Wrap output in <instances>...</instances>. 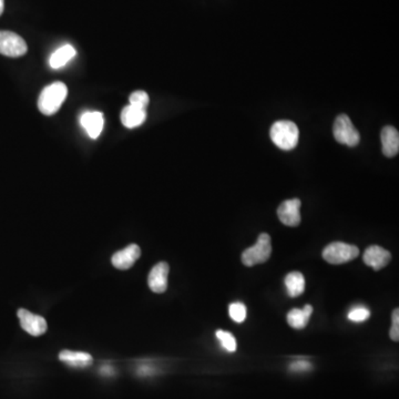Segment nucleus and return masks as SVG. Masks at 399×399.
I'll return each mask as SVG.
<instances>
[{
    "label": "nucleus",
    "mask_w": 399,
    "mask_h": 399,
    "mask_svg": "<svg viewBox=\"0 0 399 399\" xmlns=\"http://www.w3.org/2000/svg\"><path fill=\"white\" fill-rule=\"evenodd\" d=\"M67 86L64 82H55L46 87L38 99V108L45 115H52L58 113L62 104L67 98Z\"/></svg>",
    "instance_id": "nucleus-1"
},
{
    "label": "nucleus",
    "mask_w": 399,
    "mask_h": 399,
    "mask_svg": "<svg viewBox=\"0 0 399 399\" xmlns=\"http://www.w3.org/2000/svg\"><path fill=\"white\" fill-rule=\"evenodd\" d=\"M271 140L278 148L284 151L294 149L300 139L298 126L289 120H281L273 124L270 130Z\"/></svg>",
    "instance_id": "nucleus-2"
},
{
    "label": "nucleus",
    "mask_w": 399,
    "mask_h": 399,
    "mask_svg": "<svg viewBox=\"0 0 399 399\" xmlns=\"http://www.w3.org/2000/svg\"><path fill=\"white\" fill-rule=\"evenodd\" d=\"M272 254L271 236L267 233H261L255 244L246 249L242 253V263L245 266H254L269 261Z\"/></svg>",
    "instance_id": "nucleus-3"
},
{
    "label": "nucleus",
    "mask_w": 399,
    "mask_h": 399,
    "mask_svg": "<svg viewBox=\"0 0 399 399\" xmlns=\"http://www.w3.org/2000/svg\"><path fill=\"white\" fill-rule=\"evenodd\" d=\"M360 254V249L356 245L344 242H333L327 245L323 251V259L333 265L345 264L347 262L356 259Z\"/></svg>",
    "instance_id": "nucleus-4"
},
{
    "label": "nucleus",
    "mask_w": 399,
    "mask_h": 399,
    "mask_svg": "<svg viewBox=\"0 0 399 399\" xmlns=\"http://www.w3.org/2000/svg\"><path fill=\"white\" fill-rule=\"evenodd\" d=\"M333 133L338 144L349 146H356L360 144V135L354 127L349 115H340L335 120Z\"/></svg>",
    "instance_id": "nucleus-5"
},
{
    "label": "nucleus",
    "mask_w": 399,
    "mask_h": 399,
    "mask_svg": "<svg viewBox=\"0 0 399 399\" xmlns=\"http://www.w3.org/2000/svg\"><path fill=\"white\" fill-rule=\"evenodd\" d=\"M28 50L23 37L12 31L0 30V54L10 58L23 56Z\"/></svg>",
    "instance_id": "nucleus-6"
},
{
    "label": "nucleus",
    "mask_w": 399,
    "mask_h": 399,
    "mask_svg": "<svg viewBox=\"0 0 399 399\" xmlns=\"http://www.w3.org/2000/svg\"><path fill=\"white\" fill-rule=\"evenodd\" d=\"M17 315L23 331L30 334L31 336L37 338L47 332L48 325L43 316L32 314L25 309H18Z\"/></svg>",
    "instance_id": "nucleus-7"
},
{
    "label": "nucleus",
    "mask_w": 399,
    "mask_h": 399,
    "mask_svg": "<svg viewBox=\"0 0 399 399\" xmlns=\"http://www.w3.org/2000/svg\"><path fill=\"white\" fill-rule=\"evenodd\" d=\"M301 200H286L278 208V217L286 226H298L301 223Z\"/></svg>",
    "instance_id": "nucleus-8"
},
{
    "label": "nucleus",
    "mask_w": 399,
    "mask_h": 399,
    "mask_svg": "<svg viewBox=\"0 0 399 399\" xmlns=\"http://www.w3.org/2000/svg\"><path fill=\"white\" fill-rule=\"evenodd\" d=\"M169 272L170 266L166 262H160L152 267L148 278V284L152 292L157 294L166 292L168 289Z\"/></svg>",
    "instance_id": "nucleus-9"
},
{
    "label": "nucleus",
    "mask_w": 399,
    "mask_h": 399,
    "mask_svg": "<svg viewBox=\"0 0 399 399\" xmlns=\"http://www.w3.org/2000/svg\"><path fill=\"white\" fill-rule=\"evenodd\" d=\"M363 260L367 266L373 267L375 271H380L387 266L388 263L391 262V254L389 251L382 249V246L371 245L366 249Z\"/></svg>",
    "instance_id": "nucleus-10"
},
{
    "label": "nucleus",
    "mask_w": 399,
    "mask_h": 399,
    "mask_svg": "<svg viewBox=\"0 0 399 399\" xmlns=\"http://www.w3.org/2000/svg\"><path fill=\"white\" fill-rule=\"evenodd\" d=\"M141 255V250L139 245L130 244L124 250L118 251L113 254L111 263L118 270H129L133 267L135 262L138 261Z\"/></svg>",
    "instance_id": "nucleus-11"
},
{
    "label": "nucleus",
    "mask_w": 399,
    "mask_h": 399,
    "mask_svg": "<svg viewBox=\"0 0 399 399\" xmlns=\"http://www.w3.org/2000/svg\"><path fill=\"white\" fill-rule=\"evenodd\" d=\"M80 124L91 139H97L101 135L104 129V115L98 111L84 113L80 119Z\"/></svg>",
    "instance_id": "nucleus-12"
},
{
    "label": "nucleus",
    "mask_w": 399,
    "mask_h": 399,
    "mask_svg": "<svg viewBox=\"0 0 399 399\" xmlns=\"http://www.w3.org/2000/svg\"><path fill=\"white\" fill-rule=\"evenodd\" d=\"M382 153L387 157H393L398 155L399 133L397 129L391 126H386L382 130Z\"/></svg>",
    "instance_id": "nucleus-13"
},
{
    "label": "nucleus",
    "mask_w": 399,
    "mask_h": 399,
    "mask_svg": "<svg viewBox=\"0 0 399 399\" xmlns=\"http://www.w3.org/2000/svg\"><path fill=\"white\" fill-rule=\"evenodd\" d=\"M146 111L141 108L135 106H127L122 110L121 122L124 127L133 129V128L140 127L141 124L146 121Z\"/></svg>",
    "instance_id": "nucleus-14"
},
{
    "label": "nucleus",
    "mask_w": 399,
    "mask_h": 399,
    "mask_svg": "<svg viewBox=\"0 0 399 399\" xmlns=\"http://www.w3.org/2000/svg\"><path fill=\"white\" fill-rule=\"evenodd\" d=\"M312 305H305L303 309H293L287 314V324L294 329H303L307 327L313 314Z\"/></svg>",
    "instance_id": "nucleus-15"
},
{
    "label": "nucleus",
    "mask_w": 399,
    "mask_h": 399,
    "mask_svg": "<svg viewBox=\"0 0 399 399\" xmlns=\"http://www.w3.org/2000/svg\"><path fill=\"white\" fill-rule=\"evenodd\" d=\"M59 360L62 363L67 364L71 367H87L91 365L93 362V356L88 353H82V351H62L59 354Z\"/></svg>",
    "instance_id": "nucleus-16"
},
{
    "label": "nucleus",
    "mask_w": 399,
    "mask_h": 399,
    "mask_svg": "<svg viewBox=\"0 0 399 399\" xmlns=\"http://www.w3.org/2000/svg\"><path fill=\"white\" fill-rule=\"evenodd\" d=\"M285 286L287 294L291 298L301 296L305 291V278L303 274L301 272L289 273L285 278Z\"/></svg>",
    "instance_id": "nucleus-17"
},
{
    "label": "nucleus",
    "mask_w": 399,
    "mask_h": 399,
    "mask_svg": "<svg viewBox=\"0 0 399 399\" xmlns=\"http://www.w3.org/2000/svg\"><path fill=\"white\" fill-rule=\"evenodd\" d=\"M76 56V49L73 48L71 45L62 46L61 48L55 51L54 54L51 55L49 64L52 69H59L67 65L68 62L70 61L72 58Z\"/></svg>",
    "instance_id": "nucleus-18"
},
{
    "label": "nucleus",
    "mask_w": 399,
    "mask_h": 399,
    "mask_svg": "<svg viewBox=\"0 0 399 399\" xmlns=\"http://www.w3.org/2000/svg\"><path fill=\"white\" fill-rule=\"evenodd\" d=\"M217 338L222 344L223 349L228 351V353H234L237 349V343H236L235 338L232 333L219 329L217 331Z\"/></svg>",
    "instance_id": "nucleus-19"
},
{
    "label": "nucleus",
    "mask_w": 399,
    "mask_h": 399,
    "mask_svg": "<svg viewBox=\"0 0 399 399\" xmlns=\"http://www.w3.org/2000/svg\"><path fill=\"white\" fill-rule=\"evenodd\" d=\"M228 314L235 323H243L246 318V306L240 302L232 303L228 306Z\"/></svg>",
    "instance_id": "nucleus-20"
},
{
    "label": "nucleus",
    "mask_w": 399,
    "mask_h": 399,
    "mask_svg": "<svg viewBox=\"0 0 399 399\" xmlns=\"http://www.w3.org/2000/svg\"><path fill=\"white\" fill-rule=\"evenodd\" d=\"M130 104L135 106V107L141 108V109H146L149 106L150 99L149 95L146 91L139 90L131 93L129 98Z\"/></svg>",
    "instance_id": "nucleus-21"
},
{
    "label": "nucleus",
    "mask_w": 399,
    "mask_h": 399,
    "mask_svg": "<svg viewBox=\"0 0 399 399\" xmlns=\"http://www.w3.org/2000/svg\"><path fill=\"white\" fill-rule=\"evenodd\" d=\"M371 318V311L364 306H356L349 313V320L354 323H362Z\"/></svg>",
    "instance_id": "nucleus-22"
},
{
    "label": "nucleus",
    "mask_w": 399,
    "mask_h": 399,
    "mask_svg": "<svg viewBox=\"0 0 399 399\" xmlns=\"http://www.w3.org/2000/svg\"><path fill=\"white\" fill-rule=\"evenodd\" d=\"M399 309H393V315H391V320H393V325H391V331H389V336L393 342H398L399 340Z\"/></svg>",
    "instance_id": "nucleus-23"
},
{
    "label": "nucleus",
    "mask_w": 399,
    "mask_h": 399,
    "mask_svg": "<svg viewBox=\"0 0 399 399\" xmlns=\"http://www.w3.org/2000/svg\"><path fill=\"white\" fill-rule=\"evenodd\" d=\"M312 369V365L306 360H298L291 365V369L294 371H305Z\"/></svg>",
    "instance_id": "nucleus-24"
},
{
    "label": "nucleus",
    "mask_w": 399,
    "mask_h": 399,
    "mask_svg": "<svg viewBox=\"0 0 399 399\" xmlns=\"http://www.w3.org/2000/svg\"><path fill=\"white\" fill-rule=\"evenodd\" d=\"M3 9H5V0H0V16L3 14Z\"/></svg>",
    "instance_id": "nucleus-25"
}]
</instances>
